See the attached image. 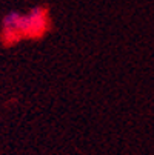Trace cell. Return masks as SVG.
Masks as SVG:
<instances>
[{
  "label": "cell",
  "instance_id": "cell-1",
  "mask_svg": "<svg viewBox=\"0 0 154 155\" xmlns=\"http://www.w3.org/2000/svg\"><path fill=\"white\" fill-rule=\"evenodd\" d=\"M50 28L46 8L37 6L26 14L9 12L2 20L0 38L5 46H11L22 38H40Z\"/></svg>",
  "mask_w": 154,
  "mask_h": 155
}]
</instances>
